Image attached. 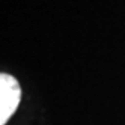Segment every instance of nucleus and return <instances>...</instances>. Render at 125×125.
Returning a JSON list of instances; mask_svg holds the SVG:
<instances>
[{
	"label": "nucleus",
	"instance_id": "1",
	"mask_svg": "<svg viewBox=\"0 0 125 125\" xmlns=\"http://www.w3.org/2000/svg\"><path fill=\"white\" fill-rule=\"evenodd\" d=\"M23 89L18 78L9 73H0V125H6L21 103Z\"/></svg>",
	"mask_w": 125,
	"mask_h": 125
}]
</instances>
